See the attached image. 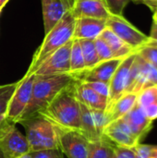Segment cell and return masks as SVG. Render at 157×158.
<instances>
[{"label":"cell","mask_w":157,"mask_h":158,"mask_svg":"<svg viewBox=\"0 0 157 158\" xmlns=\"http://www.w3.org/2000/svg\"><path fill=\"white\" fill-rule=\"evenodd\" d=\"M73 82L38 113L56 126L81 131V105L74 94Z\"/></svg>","instance_id":"cell-1"},{"label":"cell","mask_w":157,"mask_h":158,"mask_svg":"<svg viewBox=\"0 0 157 158\" xmlns=\"http://www.w3.org/2000/svg\"><path fill=\"white\" fill-rule=\"evenodd\" d=\"M73 81L74 78L70 73L54 75L34 74L31 98L20 119L35 115L43 109L57 95L58 93Z\"/></svg>","instance_id":"cell-2"},{"label":"cell","mask_w":157,"mask_h":158,"mask_svg":"<svg viewBox=\"0 0 157 158\" xmlns=\"http://www.w3.org/2000/svg\"><path fill=\"white\" fill-rule=\"evenodd\" d=\"M76 19L68 10L63 18L46 33L40 47L36 50L27 72L33 74L36 69L55 51L73 39Z\"/></svg>","instance_id":"cell-3"},{"label":"cell","mask_w":157,"mask_h":158,"mask_svg":"<svg viewBox=\"0 0 157 158\" xmlns=\"http://www.w3.org/2000/svg\"><path fill=\"white\" fill-rule=\"evenodd\" d=\"M18 123L25 129L30 152L59 148L56 126L41 114L22 118Z\"/></svg>","instance_id":"cell-4"},{"label":"cell","mask_w":157,"mask_h":158,"mask_svg":"<svg viewBox=\"0 0 157 158\" xmlns=\"http://www.w3.org/2000/svg\"><path fill=\"white\" fill-rule=\"evenodd\" d=\"M15 124L6 118L0 123V150L6 158H16L30 152L26 136Z\"/></svg>","instance_id":"cell-5"},{"label":"cell","mask_w":157,"mask_h":158,"mask_svg":"<svg viewBox=\"0 0 157 158\" xmlns=\"http://www.w3.org/2000/svg\"><path fill=\"white\" fill-rule=\"evenodd\" d=\"M151 85H157V68L144 60L136 52L126 93L138 94L142 90Z\"/></svg>","instance_id":"cell-6"},{"label":"cell","mask_w":157,"mask_h":158,"mask_svg":"<svg viewBox=\"0 0 157 158\" xmlns=\"http://www.w3.org/2000/svg\"><path fill=\"white\" fill-rule=\"evenodd\" d=\"M34 74L27 72L25 76L19 81V84L9 101L6 118L11 122L17 123L26 110L32 94Z\"/></svg>","instance_id":"cell-7"},{"label":"cell","mask_w":157,"mask_h":158,"mask_svg":"<svg viewBox=\"0 0 157 158\" xmlns=\"http://www.w3.org/2000/svg\"><path fill=\"white\" fill-rule=\"evenodd\" d=\"M56 131L58 147L68 158H87L89 141L81 131L58 126Z\"/></svg>","instance_id":"cell-8"},{"label":"cell","mask_w":157,"mask_h":158,"mask_svg":"<svg viewBox=\"0 0 157 158\" xmlns=\"http://www.w3.org/2000/svg\"><path fill=\"white\" fill-rule=\"evenodd\" d=\"M106 28L110 29L134 51L143 46L149 38L148 35L138 30L123 16L110 15L106 19Z\"/></svg>","instance_id":"cell-9"},{"label":"cell","mask_w":157,"mask_h":158,"mask_svg":"<svg viewBox=\"0 0 157 158\" xmlns=\"http://www.w3.org/2000/svg\"><path fill=\"white\" fill-rule=\"evenodd\" d=\"M81 105V132L89 142H94L104 137V129L109 123L105 111L96 110Z\"/></svg>","instance_id":"cell-10"},{"label":"cell","mask_w":157,"mask_h":158,"mask_svg":"<svg viewBox=\"0 0 157 158\" xmlns=\"http://www.w3.org/2000/svg\"><path fill=\"white\" fill-rule=\"evenodd\" d=\"M135 56H136V52L125 57L118 67L113 77L111 78L109 81V96H108L106 109L109 106H111L124 94H126L129 81H130V69L134 61Z\"/></svg>","instance_id":"cell-11"},{"label":"cell","mask_w":157,"mask_h":158,"mask_svg":"<svg viewBox=\"0 0 157 158\" xmlns=\"http://www.w3.org/2000/svg\"><path fill=\"white\" fill-rule=\"evenodd\" d=\"M72 40L50 55L34 71L35 75H54L69 73V56Z\"/></svg>","instance_id":"cell-12"},{"label":"cell","mask_w":157,"mask_h":158,"mask_svg":"<svg viewBox=\"0 0 157 158\" xmlns=\"http://www.w3.org/2000/svg\"><path fill=\"white\" fill-rule=\"evenodd\" d=\"M124 59V58H123ZM122 58H112L101 61L91 69H86L77 73L71 74L75 81H110L118 67L123 60Z\"/></svg>","instance_id":"cell-13"},{"label":"cell","mask_w":157,"mask_h":158,"mask_svg":"<svg viewBox=\"0 0 157 158\" xmlns=\"http://www.w3.org/2000/svg\"><path fill=\"white\" fill-rule=\"evenodd\" d=\"M104 135L114 144L119 146L135 147L141 142L122 118L108 123L104 129Z\"/></svg>","instance_id":"cell-14"},{"label":"cell","mask_w":157,"mask_h":158,"mask_svg":"<svg viewBox=\"0 0 157 158\" xmlns=\"http://www.w3.org/2000/svg\"><path fill=\"white\" fill-rule=\"evenodd\" d=\"M69 11L75 19L93 18L107 19L111 15L103 0H75Z\"/></svg>","instance_id":"cell-15"},{"label":"cell","mask_w":157,"mask_h":158,"mask_svg":"<svg viewBox=\"0 0 157 158\" xmlns=\"http://www.w3.org/2000/svg\"><path fill=\"white\" fill-rule=\"evenodd\" d=\"M106 28V19L79 18L75 20L73 39L95 40Z\"/></svg>","instance_id":"cell-16"},{"label":"cell","mask_w":157,"mask_h":158,"mask_svg":"<svg viewBox=\"0 0 157 158\" xmlns=\"http://www.w3.org/2000/svg\"><path fill=\"white\" fill-rule=\"evenodd\" d=\"M121 118L126 122L131 132L140 141H142L143 137L146 136V134L151 131L153 127V120L148 118V117L137 105V103Z\"/></svg>","instance_id":"cell-17"},{"label":"cell","mask_w":157,"mask_h":158,"mask_svg":"<svg viewBox=\"0 0 157 158\" xmlns=\"http://www.w3.org/2000/svg\"><path fill=\"white\" fill-rule=\"evenodd\" d=\"M74 94L80 103L89 108L105 111L107 107V98L94 92L93 89L85 85L83 82L74 81L73 82Z\"/></svg>","instance_id":"cell-18"},{"label":"cell","mask_w":157,"mask_h":158,"mask_svg":"<svg viewBox=\"0 0 157 158\" xmlns=\"http://www.w3.org/2000/svg\"><path fill=\"white\" fill-rule=\"evenodd\" d=\"M44 34H46L68 11L62 0H41Z\"/></svg>","instance_id":"cell-19"},{"label":"cell","mask_w":157,"mask_h":158,"mask_svg":"<svg viewBox=\"0 0 157 158\" xmlns=\"http://www.w3.org/2000/svg\"><path fill=\"white\" fill-rule=\"evenodd\" d=\"M137 94L133 93H126L118 98L111 106L105 110L108 122L115 121L123 118L136 104Z\"/></svg>","instance_id":"cell-20"},{"label":"cell","mask_w":157,"mask_h":158,"mask_svg":"<svg viewBox=\"0 0 157 158\" xmlns=\"http://www.w3.org/2000/svg\"><path fill=\"white\" fill-rule=\"evenodd\" d=\"M137 105L151 120L157 118V85H151L137 94Z\"/></svg>","instance_id":"cell-21"},{"label":"cell","mask_w":157,"mask_h":158,"mask_svg":"<svg viewBox=\"0 0 157 158\" xmlns=\"http://www.w3.org/2000/svg\"><path fill=\"white\" fill-rule=\"evenodd\" d=\"M99 37L102 38L108 44V46L113 52L115 58L123 59L130 54L136 52L108 28H105Z\"/></svg>","instance_id":"cell-22"},{"label":"cell","mask_w":157,"mask_h":158,"mask_svg":"<svg viewBox=\"0 0 157 158\" xmlns=\"http://www.w3.org/2000/svg\"><path fill=\"white\" fill-rule=\"evenodd\" d=\"M114 143L105 135L102 139L89 142L87 158H113Z\"/></svg>","instance_id":"cell-23"},{"label":"cell","mask_w":157,"mask_h":158,"mask_svg":"<svg viewBox=\"0 0 157 158\" xmlns=\"http://www.w3.org/2000/svg\"><path fill=\"white\" fill-rule=\"evenodd\" d=\"M69 67H70V71H69L70 74L80 72L86 69L79 40L76 39H72L70 56H69Z\"/></svg>","instance_id":"cell-24"},{"label":"cell","mask_w":157,"mask_h":158,"mask_svg":"<svg viewBox=\"0 0 157 158\" xmlns=\"http://www.w3.org/2000/svg\"><path fill=\"white\" fill-rule=\"evenodd\" d=\"M79 43L82 51L85 68L91 69L94 67L95 65H97L100 62V60H99V57L97 56V52L95 49L94 40L81 39V40H79Z\"/></svg>","instance_id":"cell-25"},{"label":"cell","mask_w":157,"mask_h":158,"mask_svg":"<svg viewBox=\"0 0 157 158\" xmlns=\"http://www.w3.org/2000/svg\"><path fill=\"white\" fill-rule=\"evenodd\" d=\"M19 84V81L0 86V116H5L7 111L9 101Z\"/></svg>","instance_id":"cell-26"},{"label":"cell","mask_w":157,"mask_h":158,"mask_svg":"<svg viewBox=\"0 0 157 158\" xmlns=\"http://www.w3.org/2000/svg\"><path fill=\"white\" fill-rule=\"evenodd\" d=\"M94 45H95V49H96L97 56L99 57L100 62L115 58L112 50L110 49L108 44L102 38H100V37L96 38L94 40Z\"/></svg>","instance_id":"cell-27"},{"label":"cell","mask_w":157,"mask_h":158,"mask_svg":"<svg viewBox=\"0 0 157 158\" xmlns=\"http://www.w3.org/2000/svg\"><path fill=\"white\" fill-rule=\"evenodd\" d=\"M137 54L142 56L147 62L153 64L157 68V47L153 45L144 44L140 49H138Z\"/></svg>","instance_id":"cell-28"},{"label":"cell","mask_w":157,"mask_h":158,"mask_svg":"<svg viewBox=\"0 0 157 158\" xmlns=\"http://www.w3.org/2000/svg\"><path fill=\"white\" fill-rule=\"evenodd\" d=\"M111 15L122 16L127 5L132 0H103Z\"/></svg>","instance_id":"cell-29"},{"label":"cell","mask_w":157,"mask_h":158,"mask_svg":"<svg viewBox=\"0 0 157 158\" xmlns=\"http://www.w3.org/2000/svg\"><path fill=\"white\" fill-rule=\"evenodd\" d=\"M136 158H154L157 154V145L142 144L141 143L134 147Z\"/></svg>","instance_id":"cell-30"},{"label":"cell","mask_w":157,"mask_h":158,"mask_svg":"<svg viewBox=\"0 0 157 158\" xmlns=\"http://www.w3.org/2000/svg\"><path fill=\"white\" fill-rule=\"evenodd\" d=\"M29 154L31 158H63V153L59 148L29 152Z\"/></svg>","instance_id":"cell-31"},{"label":"cell","mask_w":157,"mask_h":158,"mask_svg":"<svg viewBox=\"0 0 157 158\" xmlns=\"http://www.w3.org/2000/svg\"><path fill=\"white\" fill-rule=\"evenodd\" d=\"M83 83L85 85H87L88 87H90L91 89H93L97 94H99L102 96L107 98V101H108V96H109V83L108 82H104V81H85Z\"/></svg>","instance_id":"cell-32"},{"label":"cell","mask_w":157,"mask_h":158,"mask_svg":"<svg viewBox=\"0 0 157 158\" xmlns=\"http://www.w3.org/2000/svg\"><path fill=\"white\" fill-rule=\"evenodd\" d=\"M113 158H136L134 147H126L114 144Z\"/></svg>","instance_id":"cell-33"},{"label":"cell","mask_w":157,"mask_h":158,"mask_svg":"<svg viewBox=\"0 0 157 158\" xmlns=\"http://www.w3.org/2000/svg\"><path fill=\"white\" fill-rule=\"evenodd\" d=\"M148 41L145 44L148 45H153V46H156L157 47V24L153 22L152 28H151V32L150 35H148Z\"/></svg>","instance_id":"cell-34"},{"label":"cell","mask_w":157,"mask_h":158,"mask_svg":"<svg viewBox=\"0 0 157 158\" xmlns=\"http://www.w3.org/2000/svg\"><path fill=\"white\" fill-rule=\"evenodd\" d=\"M62 1H63V3H64L66 8H67L68 10H70V8L72 7L73 4H74V2H75V0H62Z\"/></svg>","instance_id":"cell-35"},{"label":"cell","mask_w":157,"mask_h":158,"mask_svg":"<svg viewBox=\"0 0 157 158\" xmlns=\"http://www.w3.org/2000/svg\"><path fill=\"white\" fill-rule=\"evenodd\" d=\"M152 10L154 11V15H153V20H154V22H155V23H156L157 24V6L156 7H155V8H153Z\"/></svg>","instance_id":"cell-36"},{"label":"cell","mask_w":157,"mask_h":158,"mask_svg":"<svg viewBox=\"0 0 157 158\" xmlns=\"http://www.w3.org/2000/svg\"><path fill=\"white\" fill-rule=\"evenodd\" d=\"M142 4H157V0H143Z\"/></svg>","instance_id":"cell-37"},{"label":"cell","mask_w":157,"mask_h":158,"mask_svg":"<svg viewBox=\"0 0 157 158\" xmlns=\"http://www.w3.org/2000/svg\"><path fill=\"white\" fill-rule=\"evenodd\" d=\"M9 0H0V9H3V7L6 5V3Z\"/></svg>","instance_id":"cell-38"},{"label":"cell","mask_w":157,"mask_h":158,"mask_svg":"<svg viewBox=\"0 0 157 158\" xmlns=\"http://www.w3.org/2000/svg\"><path fill=\"white\" fill-rule=\"evenodd\" d=\"M16 158H31V156H30V154H29V153H27V154H25V155H22V156H18V157H16Z\"/></svg>","instance_id":"cell-39"},{"label":"cell","mask_w":157,"mask_h":158,"mask_svg":"<svg viewBox=\"0 0 157 158\" xmlns=\"http://www.w3.org/2000/svg\"><path fill=\"white\" fill-rule=\"evenodd\" d=\"M146 6H148L151 9H153V8L156 7L157 4H146Z\"/></svg>","instance_id":"cell-40"},{"label":"cell","mask_w":157,"mask_h":158,"mask_svg":"<svg viewBox=\"0 0 157 158\" xmlns=\"http://www.w3.org/2000/svg\"><path fill=\"white\" fill-rule=\"evenodd\" d=\"M5 118H6L5 116H0V123H1V122H2V121L5 119Z\"/></svg>","instance_id":"cell-41"},{"label":"cell","mask_w":157,"mask_h":158,"mask_svg":"<svg viewBox=\"0 0 157 158\" xmlns=\"http://www.w3.org/2000/svg\"><path fill=\"white\" fill-rule=\"evenodd\" d=\"M0 158H6L5 157V156L3 155V153L1 152V150H0Z\"/></svg>","instance_id":"cell-42"},{"label":"cell","mask_w":157,"mask_h":158,"mask_svg":"<svg viewBox=\"0 0 157 158\" xmlns=\"http://www.w3.org/2000/svg\"><path fill=\"white\" fill-rule=\"evenodd\" d=\"M132 2H135V3H139V4H141V0H132Z\"/></svg>","instance_id":"cell-43"},{"label":"cell","mask_w":157,"mask_h":158,"mask_svg":"<svg viewBox=\"0 0 157 158\" xmlns=\"http://www.w3.org/2000/svg\"><path fill=\"white\" fill-rule=\"evenodd\" d=\"M154 158H157V154H156V156H155V157Z\"/></svg>","instance_id":"cell-44"},{"label":"cell","mask_w":157,"mask_h":158,"mask_svg":"<svg viewBox=\"0 0 157 158\" xmlns=\"http://www.w3.org/2000/svg\"><path fill=\"white\" fill-rule=\"evenodd\" d=\"M1 11H2V9H0V13H1Z\"/></svg>","instance_id":"cell-45"},{"label":"cell","mask_w":157,"mask_h":158,"mask_svg":"<svg viewBox=\"0 0 157 158\" xmlns=\"http://www.w3.org/2000/svg\"><path fill=\"white\" fill-rule=\"evenodd\" d=\"M142 2H143V0H141V4H142Z\"/></svg>","instance_id":"cell-46"}]
</instances>
